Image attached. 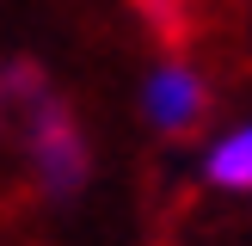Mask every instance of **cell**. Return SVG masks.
I'll use <instances>...</instances> for the list:
<instances>
[{
    "instance_id": "obj_1",
    "label": "cell",
    "mask_w": 252,
    "mask_h": 246,
    "mask_svg": "<svg viewBox=\"0 0 252 246\" xmlns=\"http://www.w3.org/2000/svg\"><path fill=\"white\" fill-rule=\"evenodd\" d=\"M31 166H37V184L49 197H74L86 179V142L62 111H43V123L31 129Z\"/></svg>"
},
{
    "instance_id": "obj_3",
    "label": "cell",
    "mask_w": 252,
    "mask_h": 246,
    "mask_svg": "<svg viewBox=\"0 0 252 246\" xmlns=\"http://www.w3.org/2000/svg\"><path fill=\"white\" fill-rule=\"evenodd\" d=\"M203 172H209V184H216V191H252V123L228 129L216 148H209Z\"/></svg>"
},
{
    "instance_id": "obj_2",
    "label": "cell",
    "mask_w": 252,
    "mask_h": 246,
    "mask_svg": "<svg viewBox=\"0 0 252 246\" xmlns=\"http://www.w3.org/2000/svg\"><path fill=\"white\" fill-rule=\"evenodd\" d=\"M203 105H209V92H203V74H197L191 62H160V68L148 74V86H142V111L154 117V129H166V135L191 129V123L203 117Z\"/></svg>"
},
{
    "instance_id": "obj_4",
    "label": "cell",
    "mask_w": 252,
    "mask_h": 246,
    "mask_svg": "<svg viewBox=\"0 0 252 246\" xmlns=\"http://www.w3.org/2000/svg\"><path fill=\"white\" fill-rule=\"evenodd\" d=\"M135 6H148V12H160V19H179L191 0H135Z\"/></svg>"
}]
</instances>
